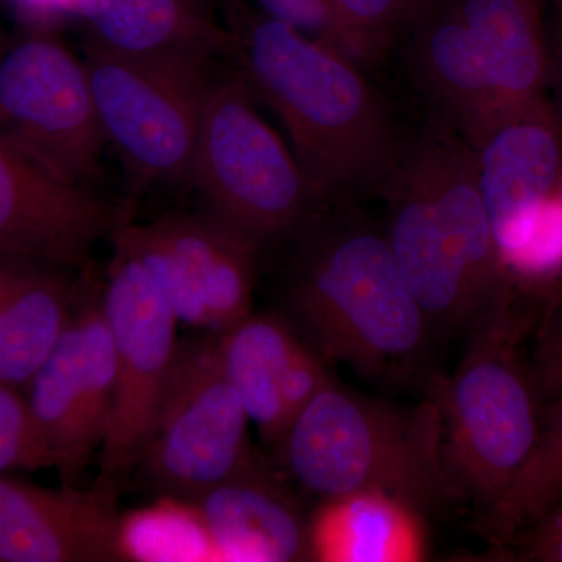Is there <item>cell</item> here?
<instances>
[{
	"instance_id": "obj_26",
	"label": "cell",
	"mask_w": 562,
	"mask_h": 562,
	"mask_svg": "<svg viewBox=\"0 0 562 562\" xmlns=\"http://www.w3.org/2000/svg\"><path fill=\"white\" fill-rule=\"evenodd\" d=\"M54 468L21 387L0 382V473Z\"/></svg>"
},
{
	"instance_id": "obj_29",
	"label": "cell",
	"mask_w": 562,
	"mask_h": 562,
	"mask_svg": "<svg viewBox=\"0 0 562 562\" xmlns=\"http://www.w3.org/2000/svg\"><path fill=\"white\" fill-rule=\"evenodd\" d=\"M528 368L543 403L562 394V294L542 316L528 357Z\"/></svg>"
},
{
	"instance_id": "obj_24",
	"label": "cell",
	"mask_w": 562,
	"mask_h": 562,
	"mask_svg": "<svg viewBox=\"0 0 562 562\" xmlns=\"http://www.w3.org/2000/svg\"><path fill=\"white\" fill-rule=\"evenodd\" d=\"M143 266L155 290L179 322L209 328V313L198 284L154 224L135 225L122 221L113 231Z\"/></svg>"
},
{
	"instance_id": "obj_4",
	"label": "cell",
	"mask_w": 562,
	"mask_h": 562,
	"mask_svg": "<svg viewBox=\"0 0 562 562\" xmlns=\"http://www.w3.org/2000/svg\"><path fill=\"white\" fill-rule=\"evenodd\" d=\"M276 447L292 479L322 502L382 491L422 512L457 498L442 471L435 395L408 408L331 380Z\"/></svg>"
},
{
	"instance_id": "obj_12",
	"label": "cell",
	"mask_w": 562,
	"mask_h": 562,
	"mask_svg": "<svg viewBox=\"0 0 562 562\" xmlns=\"http://www.w3.org/2000/svg\"><path fill=\"white\" fill-rule=\"evenodd\" d=\"M122 221L90 188L55 176L0 133V257L87 272L95 243Z\"/></svg>"
},
{
	"instance_id": "obj_28",
	"label": "cell",
	"mask_w": 562,
	"mask_h": 562,
	"mask_svg": "<svg viewBox=\"0 0 562 562\" xmlns=\"http://www.w3.org/2000/svg\"><path fill=\"white\" fill-rule=\"evenodd\" d=\"M331 380L330 373L325 368L324 357L308 344L299 342L280 382L283 436L292 422L297 419L299 414Z\"/></svg>"
},
{
	"instance_id": "obj_21",
	"label": "cell",
	"mask_w": 562,
	"mask_h": 562,
	"mask_svg": "<svg viewBox=\"0 0 562 562\" xmlns=\"http://www.w3.org/2000/svg\"><path fill=\"white\" fill-rule=\"evenodd\" d=\"M490 65L501 109L543 98L552 81L549 36L538 0H450Z\"/></svg>"
},
{
	"instance_id": "obj_5",
	"label": "cell",
	"mask_w": 562,
	"mask_h": 562,
	"mask_svg": "<svg viewBox=\"0 0 562 562\" xmlns=\"http://www.w3.org/2000/svg\"><path fill=\"white\" fill-rule=\"evenodd\" d=\"M525 331L516 302L476 321L457 372L432 394L443 475L483 516L513 486L541 430L543 402L520 353Z\"/></svg>"
},
{
	"instance_id": "obj_22",
	"label": "cell",
	"mask_w": 562,
	"mask_h": 562,
	"mask_svg": "<svg viewBox=\"0 0 562 562\" xmlns=\"http://www.w3.org/2000/svg\"><path fill=\"white\" fill-rule=\"evenodd\" d=\"M225 375L238 392L249 420L273 447L283 436L280 382L301 342L290 322L273 314H254L216 333Z\"/></svg>"
},
{
	"instance_id": "obj_15",
	"label": "cell",
	"mask_w": 562,
	"mask_h": 562,
	"mask_svg": "<svg viewBox=\"0 0 562 562\" xmlns=\"http://www.w3.org/2000/svg\"><path fill=\"white\" fill-rule=\"evenodd\" d=\"M191 503L213 549L224 560H312L310 524L290 495L257 464Z\"/></svg>"
},
{
	"instance_id": "obj_33",
	"label": "cell",
	"mask_w": 562,
	"mask_h": 562,
	"mask_svg": "<svg viewBox=\"0 0 562 562\" xmlns=\"http://www.w3.org/2000/svg\"><path fill=\"white\" fill-rule=\"evenodd\" d=\"M550 58H552V80L557 85L558 117L562 124V9L554 21L552 38H549Z\"/></svg>"
},
{
	"instance_id": "obj_17",
	"label": "cell",
	"mask_w": 562,
	"mask_h": 562,
	"mask_svg": "<svg viewBox=\"0 0 562 562\" xmlns=\"http://www.w3.org/2000/svg\"><path fill=\"white\" fill-rule=\"evenodd\" d=\"M216 0H76L88 43L128 57L233 52V35L217 20ZM220 5V3H217Z\"/></svg>"
},
{
	"instance_id": "obj_35",
	"label": "cell",
	"mask_w": 562,
	"mask_h": 562,
	"mask_svg": "<svg viewBox=\"0 0 562 562\" xmlns=\"http://www.w3.org/2000/svg\"><path fill=\"white\" fill-rule=\"evenodd\" d=\"M538 2H541V3H554V5H557L558 9H562V0H538Z\"/></svg>"
},
{
	"instance_id": "obj_13",
	"label": "cell",
	"mask_w": 562,
	"mask_h": 562,
	"mask_svg": "<svg viewBox=\"0 0 562 562\" xmlns=\"http://www.w3.org/2000/svg\"><path fill=\"white\" fill-rule=\"evenodd\" d=\"M462 138L475 158L480 191L505 261L520 249L542 203L560 188V117L542 98L498 111Z\"/></svg>"
},
{
	"instance_id": "obj_25",
	"label": "cell",
	"mask_w": 562,
	"mask_h": 562,
	"mask_svg": "<svg viewBox=\"0 0 562 562\" xmlns=\"http://www.w3.org/2000/svg\"><path fill=\"white\" fill-rule=\"evenodd\" d=\"M336 49L346 57H373L408 27L424 0H330Z\"/></svg>"
},
{
	"instance_id": "obj_20",
	"label": "cell",
	"mask_w": 562,
	"mask_h": 562,
	"mask_svg": "<svg viewBox=\"0 0 562 562\" xmlns=\"http://www.w3.org/2000/svg\"><path fill=\"white\" fill-rule=\"evenodd\" d=\"M154 225L201 290L211 333L250 316L257 244L205 213L171 214Z\"/></svg>"
},
{
	"instance_id": "obj_36",
	"label": "cell",
	"mask_w": 562,
	"mask_h": 562,
	"mask_svg": "<svg viewBox=\"0 0 562 562\" xmlns=\"http://www.w3.org/2000/svg\"><path fill=\"white\" fill-rule=\"evenodd\" d=\"M558 190H560L562 192V176H561V181H560V188H558Z\"/></svg>"
},
{
	"instance_id": "obj_9",
	"label": "cell",
	"mask_w": 562,
	"mask_h": 562,
	"mask_svg": "<svg viewBox=\"0 0 562 562\" xmlns=\"http://www.w3.org/2000/svg\"><path fill=\"white\" fill-rule=\"evenodd\" d=\"M0 133L55 176L90 188L105 147L85 61L36 31L0 58Z\"/></svg>"
},
{
	"instance_id": "obj_14",
	"label": "cell",
	"mask_w": 562,
	"mask_h": 562,
	"mask_svg": "<svg viewBox=\"0 0 562 562\" xmlns=\"http://www.w3.org/2000/svg\"><path fill=\"white\" fill-rule=\"evenodd\" d=\"M121 560L113 484L49 490L0 473V562Z\"/></svg>"
},
{
	"instance_id": "obj_27",
	"label": "cell",
	"mask_w": 562,
	"mask_h": 562,
	"mask_svg": "<svg viewBox=\"0 0 562 562\" xmlns=\"http://www.w3.org/2000/svg\"><path fill=\"white\" fill-rule=\"evenodd\" d=\"M514 283L541 281L562 271V192L558 190L542 203L530 235L520 249L503 261Z\"/></svg>"
},
{
	"instance_id": "obj_23",
	"label": "cell",
	"mask_w": 562,
	"mask_h": 562,
	"mask_svg": "<svg viewBox=\"0 0 562 562\" xmlns=\"http://www.w3.org/2000/svg\"><path fill=\"white\" fill-rule=\"evenodd\" d=\"M562 503V394L543 403L538 441L513 486L483 516V531L506 546L517 532Z\"/></svg>"
},
{
	"instance_id": "obj_18",
	"label": "cell",
	"mask_w": 562,
	"mask_h": 562,
	"mask_svg": "<svg viewBox=\"0 0 562 562\" xmlns=\"http://www.w3.org/2000/svg\"><path fill=\"white\" fill-rule=\"evenodd\" d=\"M58 268L0 257V382L27 386L68 328L77 288Z\"/></svg>"
},
{
	"instance_id": "obj_10",
	"label": "cell",
	"mask_w": 562,
	"mask_h": 562,
	"mask_svg": "<svg viewBox=\"0 0 562 562\" xmlns=\"http://www.w3.org/2000/svg\"><path fill=\"white\" fill-rule=\"evenodd\" d=\"M113 257L102 286V305L113 341L116 382L109 430L101 449L102 482L113 484L139 462L154 430L177 347L176 314L135 255L111 233Z\"/></svg>"
},
{
	"instance_id": "obj_8",
	"label": "cell",
	"mask_w": 562,
	"mask_h": 562,
	"mask_svg": "<svg viewBox=\"0 0 562 562\" xmlns=\"http://www.w3.org/2000/svg\"><path fill=\"white\" fill-rule=\"evenodd\" d=\"M249 422L222 368L216 333L183 339L139 462L158 490L194 502L254 468Z\"/></svg>"
},
{
	"instance_id": "obj_30",
	"label": "cell",
	"mask_w": 562,
	"mask_h": 562,
	"mask_svg": "<svg viewBox=\"0 0 562 562\" xmlns=\"http://www.w3.org/2000/svg\"><path fill=\"white\" fill-rule=\"evenodd\" d=\"M258 10L302 32L319 33L336 49L335 14L330 0H254Z\"/></svg>"
},
{
	"instance_id": "obj_11",
	"label": "cell",
	"mask_w": 562,
	"mask_h": 562,
	"mask_svg": "<svg viewBox=\"0 0 562 562\" xmlns=\"http://www.w3.org/2000/svg\"><path fill=\"white\" fill-rule=\"evenodd\" d=\"M116 364L102 286L77 291L72 319L27 386L33 420L63 484L74 486L102 449L113 408Z\"/></svg>"
},
{
	"instance_id": "obj_32",
	"label": "cell",
	"mask_w": 562,
	"mask_h": 562,
	"mask_svg": "<svg viewBox=\"0 0 562 562\" xmlns=\"http://www.w3.org/2000/svg\"><path fill=\"white\" fill-rule=\"evenodd\" d=\"M13 3L21 16L33 22L41 32H47L49 25L69 14H76V0H13Z\"/></svg>"
},
{
	"instance_id": "obj_1",
	"label": "cell",
	"mask_w": 562,
	"mask_h": 562,
	"mask_svg": "<svg viewBox=\"0 0 562 562\" xmlns=\"http://www.w3.org/2000/svg\"><path fill=\"white\" fill-rule=\"evenodd\" d=\"M224 13L239 72L255 99L279 114L292 154L324 205L380 191L403 143L360 69L324 41L246 0Z\"/></svg>"
},
{
	"instance_id": "obj_16",
	"label": "cell",
	"mask_w": 562,
	"mask_h": 562,
	"mask_svg": "<svg viewBox=\"0 0 562 562\" xmlns=\"http://www.w3.org/2000/svg\"><path fill=\"white\" fill-rule=\"evenodd\" d=\"M408 27L414 72L442 124L464 136L502 111L482 46L450 0H424Z\"/></svg>"
},
{
	"instance_id": "obj_19",
	"label": "cell",
	"mask_w": 562,
	"mask_h": 562,
	"mask_svg": "<svg viewBox=\"0 0 562 562\" xmlns=\"http://www.w3.org/2000/svg\"><path fill=\"white\" fill-rule=\"evenodd\" d=\"M420 509L382 491L355 492L324 501L310 522L312 560L416 562L427 538Z\"/></svg>"
},
{
	"instance_id": "obj_3",
	"label": "cell",
	"mask_w": 562,
	"mask_h": 562,
	"mask_svg": "<svg viewBox=\"0 0 562 562\" xmlns=\"http://www.w3.org/2000/svg\"><path fill=\"white\" fill-rule=\"evenodd\" d=\"M302 241L288 310L310 346L366 379L412 371L432 330L384 233L321 217Z\"/></svg>"
},
{
	"instance_id": "obj_34",
	"label": "cell",
	"mask_w": 562,
	"mask_h": 562,
	"mask_svg": "<svg viewBox=\"0 0 562 562\" xmlns=\"http://www.w3.org/2000/svg\"><path fill=\"white\" fill-rule=\"evenodd\" d=\"M217 3L222 7V10H227L228 7H232L233 3L238 2V0H216Z\"/></svg>"
},
{
	"instance_id": "obj_37",
	"label": "cell",
	"mask_w": 562,
	"mask_h": 562,
	"mask_svg": "<svg viewBox=\"0 0 562 562\" xmlns=\"http://www.w3.org/2000/svg\"><path fill=\"white\" fill-rule=\"evenodd\" d=\"M2 55H3V52H2V49H0V58H2Z\"/></svg>"
},
{
	"instance_id": "obj_6",
	"label": "cell",
	"mask_w": 562,
	"mask_h": 562,
	"mask_svg": "<svg viewBox=\"0 0 562 562\" xmlns=\"http://www.w3.org/2000/svg\"><path fill=\"white\" fill-rule=\"evenodd\" d=\"M254 101L239 69L217 70L203 106L188 184L202 213L261 249L302 236L327 206Z\"/></svg>"
},
{
	"instance_id": "obj_31",
	"label": "cell",
	"mask_w": 562,
	"mask_h": 562,
	"mask_svg": "<svg viewBox=\"0 0 562 562\" xmlns=\"http://www.w3.org/2000/svg\"><path fill=\"white\" fill-rule=\"evenodd\" d=\"M517 561L562 562V503L506 543Z\"/></svg>"
},
{
	"instance_id": "obj_2",
	"label": "cell",
	"mask_w": 562,
	"mask_h": 562,
	"mask_svg": "<svg viewBox=\"0 0 562 562\" xmlns=\"http://www.w3.org/2000/svg\"><path fill=\"white\" fill-rule=\"evenodd\" d=\"M380 191L387 203L384 236L431 330L471 328L516 302L475 158L460 133L439 122L403 143Z\"/></svg>"
},
{
	"instance_id": "obj_7",
	"label": "cell",
	"mask_w": 562,
	"mask_h": 562,
	"mask_svg": "<svg viewBox=\"0 0 562 562\" xmlns=\"http://www.w3.org/2000/svg\"><path fill=\"white\" fill-rule=\"evenodd\" d=\"M214 65L206 55L128 57L88 43L85 66L99 121L135 188L190 181Z\"/></svg>"
}]
</instances>
